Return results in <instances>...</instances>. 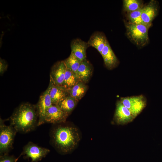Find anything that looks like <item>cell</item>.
<instances>
[{"label": "cell", "instance_id": "8992f818", "mask_svg": "<svg viewBox=\"0 0 162 162\" xmlns=\"http://www.w3.org/2000/svg\"><path fill=\"white\" fill-rule=\"evenodd\" d=\"M50 150L41 147L32 142H28L23 148L21 155L25 159H31V162H38L45 158Z\"/></svg>", "mask_w": 162, "mask_h": 162}, {"label": "cell", "instance_id": "3957f363", "mask_svg": "<svg viewBox=\"0 0 162 162\" xmlns=\"http://www.w3.org/2000/svg\"><path fill=\"white\" fill-rule=\"evenodd\" d=\"M124 23L126 35L132 43L140 47H143L148 44L149 27L143 24H134L127 21Z\"/></svg>", "mask_w": 162, "mask_h": 162}, {"label": "cell", "instance_id": "7c38bea8", "mask_svg": "<svg viewBox=\"0 0 162 162\" xmlns=\"http://www.w3.org/2000/svg\"><path fill=\"white\" fill-rule=\"evenodd\" d=\"M89 46L87 42L80 39H74L71 43V53L82 62L86 59V51Z\"/></svg>", "mask_w": 162, "mask_h": 162}, {"label": "cell", "instance_id": "d6986e66", "mask_svg": "<svg viewBox=\"0 0 162 162\" xmlns=\"http://www.w3.org/2000/svg\"><path fill=\"white\" fill-rule=\"evenodd\" d=\"M78 100L69 95L58 105L63 111L69 115L74 109Z\"/></svg>", "mask_w": 162, "mask_h": 162}, {"label": "cell", "instance_id": "e0dca14e", "mask_svg": "<svg viewBox=\"0 0 162 162\" xmlns=\"http://www.w3.org/2000/svg\"><path fill=\"white\" fill-rule=\"evenodd\" d=\"M87 89L85 83L80 81L73 87L67 89L69 95L78 101L84 96Z\"/></svg>", "mask_w": 162, "mask_h": 162}, {"label": "cell", "instance_id": "4fadbf2b", "mask_svg": "<svg viewBox=\"0 0 162 162\" xmlns=\"http://www.w3.org/2000/svg\"><path fill=\"white\" fill-rule=\"evenodd\" d=\"M106 68L110 70L116 67L119 64V61L112 50L108 40L101 53Z\"/></svg>", "mask_w": 162, "mask_h": 162}, {"label": "cell", "instance_id": "ac0fdd59", "mask_svg": "<svg viewBox=\"0 0 162 162\" xmlns=\"http://www.w3.org/2000/svg\"><path fill=\"white\" fill-rule=\"evenodd\" d=\"M79 82L80 81L76 75L66 67L62 86L67 89L70 88Z\"/></svg>", "mask_w": 162, "mask_h": 162}, {"label": "cell", "instance_id": "5bb4252c", "mask_svg": "<svg viewBox=\"0 0 162 162\" xmlns=\"http://www.w3.org/2000/svg\"><path fill=\"white\" fill-rule=\"evenodd\" d=\"M52 85L50 94L52 104L58 105L69 94L67 89L62 86L53 84L52 80Z\"/></svg>", "mask_w": 162, "mask_h": 162}, {"label": "cell", "instance_id": "603a6c76", "mask_svg": "<svg viewBox=\"0 0 162 162\" xmlns=\"http://www.w3.org/2000/svg\"><path fill=\"white\" fill-rule=\"evenodd\" d=\"M20 156L16 158L14 155L8 154L0 155V162H17Z\"/></svg>", "mask_w": 162, "mask_h": 162}, {"label": "cell", "instance_id": "7a4b0ae2", "mask_svg": "<svg viewBox=\"0 0 162 162\" xmlns=\"http://www.w3.org/2000/svg\"><path fill=\"white\" fill-rule=\"evenodd\" d=\"M10 124L17 132L26 133L38 126V116L36 105L28 103L21 104L9 118Z\"/></svg>", "mask_w": 162, "mask_h": 162}, {"label": "cell", "instance_id": "8fae6325", "mask_svg": "<svg viewBox=\"0 0 162 162\" xmlns=\"http://www.w3.org/2000/svg\"><path fill=\"white\" fill-rule=\"evenodd\" d=\"M66 67L64 61H59L52 67L50 73V80L55 85L62 86Z\"/></svg>", "mask_w": 162, "mask_h": 162}, {"label": "cell", "instance_id": "cb8c5ba5", "mask_svg": "<svg viewBox=\"0 0 162 162\" xmlns=\"http://www.w3.org/2000/svg\"><path fill=\"white\" fill-rule=\"evenodd\" d=\"M0 74L2 75L6 70L8 65L5 61L2 59H0Z\"/></svg>", "mask_w": 162, "mask_h": 162}, {"label": "cell", "instance_id": "9c48e42d", "mask_svg": "<svg viewBox=\"0 0 162 162\" xmlns=\"http://www.w3.org/2000/svg\"><path fill=\"white\" fill-rule=\"evenodd\" d=\"M69 114L63 111L58 105L52 104L46 114L45 123L58 124L65 123Z\"/></svg>", "mask_w": 162, "mask_h": 162}, {"label": "cell", "instance_id": "30bf717a", "mask_svg": "<svg viewBox=\"0 0 162 162\" xmlns=\"http://www.w3.org/2000/svg\"><path fill=\"white\" fill-rule=\"evenodd\" d=\"M134 118L129 110L118 101L114 116L115 122L118 124L124 125L132 122Z\"/></svg>", "mask_w": 162, "mask_h": 162}, {"label": "cell", "instance_id": "9a60e30c", "mask_svg": "<svg viewBox=\"0 0 162 162\" xmlns=\"http://www.w3.org/2000/svg\"><path fill=\"white\" fill-rule=\"evenodd\" d=\"M92 71V64L85 59L81 62L77 70L76 75L80 81L86 83L90 78Z\"/></svg>", "mask_w": 162, "mask_h": 162}, {"label": "cell", "instance_id": "ba28073f", "mask_svg": "<svg viewBox=\"0 0 162 162\" xmlns=\"http://www.w3.org/2000/svg\"><path fill=\"white\" fill-rule=\"evenodd\" d=\"M159 8V2L155 0H151L144 5L141 14L143 24L150 28L153 21L158 14Z\"/></svg>", "mask_w": 162, "mask_h": 162}, {"label": "cell", "instance_id": "7402d4cb", "mask_svg": "<svg viewBox=\"0 0 162 162\" xmlns=\"http://www.w3.org/2000/svg\"><path fill=\"white\" fill-rule=\"evenodd\" d=\"M64 61L66 67L76 75L78 69L81 62L71 53Z\"/></svg>", "mask_w": 162, "mask_h": 162}, {"label": "cell", "instance_id": "44dd1931", "mask_svg": "<svg viewBox=\"0 0 162 162\" xmlns=\"http://www.w3.org/2000/svg\"><path fill=\"white\" fill-rule=\"evenodd\" d=\"M142 8L133 12L126 13L127 22L134 24H143L141 18Z\"/></svg>", "mask_w": 162, "mask_h": 162}, {"label": "cell", "instance_id": "2e32d148", "mask_svg": "<svg viewBox=\"0 0 162 162\" xmlns=\"http://www.w3.org/2000/svg\"><path fill=\"white\" fill-rule=\"evenodd\" d=\"M107 41L103 32L97 31L91 35L87 42L89 46L94 47L101 54Z\"/></svg>", "mask_w": 162, "mask_h": 162}, {"label": "cell", "instance_id": "52a82bcc", "mask_svg": "<svg viewBox=\"0 0 162 162\" xmlns=\"http://www.w3.org/2000/svg\"><path fill=\"white\" fill-rule=\"evenodd\" d=\"M52 85L50 82L46 90L40 96L39 101L36 105L38 116V126L45 123V116L49 108L52 104L50 92Z\"/></svg>", "mask_w": 162, "mask_h": 162}, {"label": "cell", "instance_id": "6da1fadb", "mask_svg": "<svg viewBox=\"0 0 162 162\" xmlns=\"http://www.w3.org/2000/svg\"><path fill=\"white\" fill-rule=\"evenodd\" d=\"M59 124L52 130L51 139L59 153L63 154H68L74 150L79 142L80 133L76 127Z\"/></svg>", "mask_w": 162, "mask_h": 162}, {"label": "cell", "instance_id": "ffe728a7", "mask_svg": "<svg viewBox=\"0 0 162 162\" xmlns=\"http://www.w3.org/2000/svg\"><path fill=\"white\" fill-rule=\"evenodd\" d=\"M141 0H124L123 1V10L126 13L133 12L142 8L144 6Z\"/></svg>", "mask_w": 162, "mask_h": 162}, {"label": "cell", "instance_id": "277c9868", "mask_svg": "<svg viewBox=\"0 0 162 162\" xmlns=\"http://www.w3.org/2000/svg\"><path fill=\"white\" fill-rule=\"evenodd\" d=\"M17 131L10 125H7L4 121L0 120V155L8 154L13 148Z\"/></svg>", "mask_w": 162, "mask_h": 162}, {"label": "cell", "instance_id": "5b68a950", "mask_svg": "<svg viewBox=\"0 0 162 162\" xmlns=\"http://www.w3.org/2000/svg\"><path fill=\"white\" fill-rule=\"evenodd\" d=\"M120 101L128 109L135 118L146 105V100L142 95L121 97Z\"/></svg>", "mask_w": 162, "mask_h": 162}]
</instances>
